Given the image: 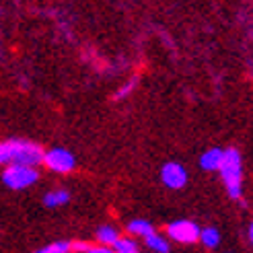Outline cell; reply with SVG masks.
<instances>
[{
	"label": "cell",
	"instance_id": "6da1fadb",
	"mask_svg": "<svg viewBox=\"0 0 253 253\" xmlns=\"http://www.w3.org/2000/svg\"><path fill=\"white\" fill-rule=\"evenodd\" d=\"M220 177L226 185V194H229L233 200H241L243 196V163H241V155H239L237 148H226L224 157L220 163Z\"/></svg>",
	"mask_w": 253,
	"mask_h": 253
},
{
	"label": "cell",
	"instance_id": "7a4b0ae2",
	"mask_svg": "<svg viewBox=\"0 0 253 253\" xmlns=\"http://www.w3.org/2000/svg\"><path fill=\"white\" fill-rule=\"evenodd\" d=\"M37 179H40V173H37L35 167L15 165V163H10L8 169H4V173H2V181L10 189H25V187L33 185Z\"/></svg>",
	"mask_w": 253,
	"mask_h": 253
},
{
	"label": "cell",
	"instance_id": "3957f363",
	"mask_svg": "<svg viewBox=\"0 0 253 253\" xmlns=\"http://www.w3.org/2000/svg\"><path fill=\"white\" fill-rule=\"evenodd\" d=\"M43 165L49 171H56V173H70L74 167H77V159L70 150L66 148H52L43 153Z\"/></svg>",
	"mask_w": 253,
	"mask_h": 253
},
{
	"label": "cell",
	"instance_id": "277c9868",
	"mask_svg": "<svg viewBox=\"0 0 253 253\" xmlns=\"http://www.w3.org/2000/svg\"><path fill=\"white\" fill-rule=\"evenodd\" d=\"M43 161V148L29 140H17L15 144V157L12 163L15 165H27V167H37Z\"/></svg>",
	"mask_w": 253,
	"mask_h": 253
},
{
	"label": "cell",
	"instance_id": "5b68a950",
	"mask_svg": "<svg viewBox=\"0 0 253 253\" xmlns=\"http://www.w3.org/2000/svg\"><path fill=\"white\" fill-rule=\"evenodd\" d=\"M167 235L177 243H196L200 239V226L194 220H173L167 224Z\"/></svg>",
	"mask_w": 253,
	"mask_h": 253
},
{
	"label": "cell",
	"instance_id": "8992f818",
	"mask_svg": "<svg viewBox=\"0 0 253 253\" xmlns=\"http://www.w3.org/2000/svg\"><path fill=\"white\" fill-rule=\"evenodd\" d=\"M161 181L169 189H181L187 183V171L179 163H167L161 169Z\"/></svg>",
	"mask_w": 253,
	"mask_h": 253
},
{
	"label": "cell",
	"instance_id": "52a82bcc",
	"mask_svg": "<svg viewBox=\"0 0 253 253\" xmlns=\"http://www.w3.org/2000/svg\"><path fill=\"white\" fill-rule=\"evenodd\" d=\"M222 157H224L222 148H210L200 157V167L204 171H218L220 163H222Z\"/></svg>",
	"mask_w": 253,
	"mask_h": 253
},
{
	"label": "cell",
	"instance_id": "ba28073f",
	"mask_svg": "<svg viewBox=\"0 0 253 253\" xmlns=\"http://www.w3.org/2000/svg\"><path fill=\"white\" fill-rule=\"evenodd\" d=\"M144 241H146V247L150 251H155V253H169L171 251V245L169 241L163 235H157V233H150L148 237H144Z\"/></svg>",
	"mask_w": 253,
	"mask_h": 253
},
{
	"label": "cell",
	"instance_id": "9c48e42d",
	"mask_svg": "<svg viewBox=\"0 0 253 253\" xmlns=\"http://www.w3.org/2000/svg\"><path fill=\"white\" fill-rule=\"evenodd\" d=\"M70 200V194L66 189H54V192H47L43 198V204L47 208H58V206H64L66 202Z\"/></svg>",
	"mask_w": 253,
	"mask_h": 253
},
{
	"label": "cell",
	"instance_id": "30bf717a",
	"mask_svg": "<svg viewBox=\"0 0 253 253\" xmlns=\"http://www.w3.org/2000/svg\"><path fill=\"white\" fill-rule=\"evenodd\" d=\"M128 233L138 237H148L150 233H155V226L144 218H134L132 222H128Z\"/></svg>",
	"mask_w": 253,
	"mask_h": 253
},
{
	"label": "cell",
	"instance_id": "8fae6325",
	"mask_svg": "<svg viewBox=\"0 0 253 253\" xmlns=\"http://www.w3.org/2000/svg\"><path fill=\"white\" fill-rule=\"evenodd\" d=\"M120 239V233H118V229H113V226H109V224H105V226H99L97 229V241L101 243V245H107V247H111L113 243H116Z\"/></svg>",
	"mask_w": 253,
	"mask_h": 253
},
{
	"label": "cell",
	"instance_id": "7c38bea8",
	"mask_svg": "<svg viewBox=\"0 0 253 253\" xmlns=\"http://www.w3.org/2000/svg\"><path fill=\"white\" fill-rule=\"evenodd\" d=\"M198 241L204 243V247L214 249L220 245V233L214 229V226H208V229H200V239Z\"/></svg>",
	"mask_w": 253,
	"mask_h": 253
},
{
	"label": "cell",
	"instance_id": "4fadbf2b",
	"mask_svg": "<svg viewBox=\"0 0 253 253\" xmlns=\"http://www.w3.org/2000/svg\"><path fill=\"white\" fill-rule=\"evenodd\" d=\"M15 144L17 140H4L0 142V165H10L15 157Z\"/></svg>",
	"mask_w": 253,
	"mask_h": 253
},
{
	"label": "cell",
	"instance_id": "5bb4252c",
	"mask_svg": "<svg viewBox=\"0 0 253 253\" xmlns=\"http://www.w3.org/2000/svg\"><path fill=\"white\" fill-rule=\"evenodd\" d=\"M111 247H113V251H116V253H136L138 251L136 241H134V239H128V237H120Z\"/></svg>",
	"mask_w": 253,
	"mask_h": 253
},
{
	"label": "cell",
	"instance_id": "9a60e30c",
	"mask_svg": "<svg viewBox=\"0 0 253 253\" xmlns=\"http://www.w3.org/2000/svg\"><path fill=\"white\" fill-rule=\"evenodd\" d=\"M64 251H70V241H56V243H49L42 249H37L33 253H64Z\"/></svg>",
	"mask_w": 253,
	"mask_h": 253
},
{
	"label": "cell",
	"instance_id": "2e32d148",
	"mask_svg": "<svg viewBox=\"0 0 253 253\" xmlns=\"http://www.w3.org/2000/svg\"><path fill=\"white\" fill-rule=\"evenodd\" d=\"M138 84V79H132V81H128V83H126L122 88H120V91L116 93V95H113V99H116V101H120V99H126V97H128L132 91H134V86Z\"/></svg>",
	"mask_w": 253,
	"mask_h": 253
},
{
	"label": "cell",
	"instance_id": "e0dca14e",
	"mask_svg": "<svg viewBox=\"0 0 253 253\" xmlns=\"http://www.w3.org/2000/svg\"><path fill=\"white\" fill-rule=\"evenodd\" d=\"M84 253H116L111 247H107V245H99V247H88Z\"/></svg>",
	"mask_w": 253,
	"mask_h": 253
},
{
	"label": "cell",
	"instance_id": "ac0fdd59",
	"mask_svg": "<svg viewBox=\"0 0 253 253\" xmlns=\"http://www.w3.org/2000/svg\"><path fill=\"white\" fill-rule=\"evenodd\" d=\"M88 247V243H84V241H74V243H70V251H81V253H84Z\"/></svg>",
	"mask_w": 253,
	"mask_h": 253
},
{
	"label": "cell",
	"instance_id": "d6986e66",
	"mask_svg": "<svg viewBox=\"0 0 253 253\" xmlns=\"http://www.w3.org/2000/svg\"><path fill=\"white\" fill-rule=\"evenodd\" d=\"M249 239H251V243H253V222L249 224Z\"/></svg>",
	"mask_w": 253,
	"mask_h": 253
},
{
	"label": "cell",
	"instance_id": "ffe728a7",
	"mask_svg": "<svg viewBox=\"0 0 253 253\" xmlns=\"http://www.w3.org/2000/svg\"><path fill=\"white\" fill-rule=\"evenodd\" d=\"M64 253H72V251H64Z\"/></svg>",
	"mask_w": 253,
	"mask_h": 253
},
{
	"label": "cell",
	"instance_id": "44dd1931",
	"mask_svg": "<svg viewBox=\"0 0 253 253\" xmlns=\"http://www.w3.org/2000/svg\"><path fill=\"white\" fill-rule=\"evenodd\" d=\"M136 253H138V251H136Z\"/></svg>",
	"mask_w": 253,
	"mask_h": 253
}]
</instances>
